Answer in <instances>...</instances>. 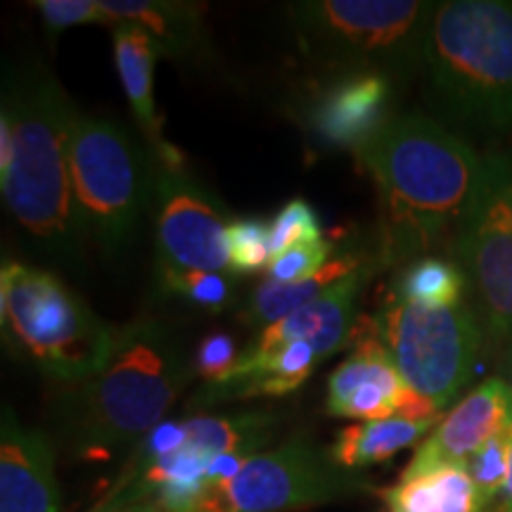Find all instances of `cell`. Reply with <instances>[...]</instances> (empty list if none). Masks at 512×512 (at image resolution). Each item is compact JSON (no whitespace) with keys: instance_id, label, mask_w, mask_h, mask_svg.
Here are the masks:
<instances>
[{"instance_id":"cell-17","label":"cell","mask_w":512,"mask_h":512,"mask_svg":"<svg viewBox=\"0 0 512 512\" xmlns=\"http://www.w3.org/2000/svg\"><path fill=\"white\" fill-rule=\"evenodd\" d=\"M0 512H62L55 448L41 430L24 427L10 406L0 422Z\"/></svg>"},{"instance_id":"cell-6","label":"cell","mask_w":512,"mask_h":512,"mask_svg":"<svg viewBox=\"0 0 512 512\" xmlns=\"http://www.w3.org/2000/svg\"><path fill=\"white\" fill-rule=\"evenodd\" d=\"M439 3L422 0H299L287 5L309 60L335 74L373 72L394 83L422 72Z\"/></svg>"},{"instance_id":"cell-2","label":"cell","mask_w":512,"mask_h":512,"mask_svg":"<svg viewBox=\"0 0 512 512\" xmlns=\"http://www.w3.org/2000/svg\"><path fill=\"white\" fill-rule=\"evenodd\" d=\"M192 377V358L171 325L147 316L131 320L121 328L110 366L60 394L57 434L83 460L133 451L164 422Z\"/></svg>"},{"instance_id":"cell-10","label":"cell","mask_w":512,"mask_h":512,"mask_svg":"<svg viewBox=\"0 0 512 512\" xmlns=\"http://www.w3.org/2000/svg\"><path fill=\"white\" fill-rule=\"evenodd\" d=\"M370 489L366 477L332 463L328 448L292 437L249 458L238 475L211 489L192 512H297Z\"/></svg>"},{"instance_id":"cell-3","label":"cell","mask_w":512,"mask_h":512,"mask_svg":"<svg viewBox=\"0 0 512 512\" xmlns=\"http://www.w3.org/2000/svg\"><path fill=\"white\" fill-rule=\"evenodd\" d=\"M15 138V157L3 200L19 228L50 254L76 256L83 240L76 226L72 133L79 110L67 91L38 64L5 69L3 105Z\"/></svg>"},{"instance_id":"cell-20","label":"cell","mask_w":512,"mask_h":512,"mask_svg":"<svg viewBox=\"0 0 512 512\" xmlns=\"http://www.w3.org/2000/svg\"><path fill=\"white\" fill-rule=\"evenodd\" d=\"M107 27L117 22L138 24L150 34L159 55L169 60H190L207 46L202 17L204 5L178 0H100Z\"/></svg>"},{"instance_id":"cell-22","label":"cell","mask_w":512,"mask_h":512,"mask_svg":"<svg viewBox=\"0 0 512 512\" xmlns=\"http://www.w3.org/2000/svg\"><path fill=\"white\" fill-rule=\"evenodd\" d=\"M389 512H484L467 467H437L377 491Z\"/></svg>"},{"instance_id":"cell-16","label":"cell","mask_w":512,"mask_h":512,"mask_svg":"<svg viewBox=\"0 0 512 512\" xmlns=\"http://www.w3.org/2000/svg\"><path fill=\"white\" fill-rule=\"evenodd\" d=\"M380 271H384V268L377 261V256H373L354 275H349L347 280L320 294L316 302L294 311L292 316L278 320L271 328L256 332V337L247 344L242 356L268 354V351L290 342H309L316 349L320 361L337 354V351L349 349L351 342H354L358 320H361V313H358L361 297L370 280Z\"/></svg>"},{"instance_id":"cell-12","label":"cell","mask_w":512,"mask_h":512,"mask_svg":"<svg viewBox=\"0 0 512 512\" xmlns=\"http://www.w3.org/2000/svg\"><path fill=\"white\" fill-rule=\"evenodd\" d=\"M155 275L214 271L230 273V214L185 166L157 162L155 183Z\"/></svg>"},{"instance_id":"cell-33","label":"cell","mask_w":512,"mask_h":512,"mask_svg":"<svg viewBox=\"0 0 512 512\" xmlns=\"http://www.w3.org/2000/svg\"><path fill=\"white\" fill-rule=\"evenodd\" d=\"M91 512H162L152 503H131V505H117V508H93Z\"/></svg>"},{"instance_id":"cell-24","label":"cell","mask_w":512,"mask_h":512,"mask_svg":"<svg viewBox=\"0 0 512 512\" xmlns=\"http://www.w3.org/2000/svg\"><path fill=\"white\" fill-rule=\"evenodd\" d=\"M389 294L401 302L420 304L427 309H448L467 299V280L456 261L422 256L401 266Z\"/></svg>"},{"instance_id":"cell-27","label":"cell","mask_w":512,"mask_h":512,"mask_svg":"<svg viewBox=\"0 0 512 512\" xmlns=\"http://www.w3.org/2000/svg\"><path fill=\"white\" fill-rule=\"evenodd\" d=\"M510 444H512V427L505 430L484 444L475 453V458L467 463V472H470L472 482L477 486V494L482 498L484 512L494 508V503L501 496L505 477H508V463H510Z\"/></svg>"},{"instance_id":"cell-5","label":"cell","mask_w":512,"mask_h":512,"mask_svg":"<svg viewBox=\"0 0 512 512\" xmlns=\"http://www.w3.org/2000/svg\"><path fill=\"white\" fill-rule=\"evenodd\" d=\"M0 323L15 354L67 387L110 366L121 337L55 273L19 261H3Z\"/></svg>"},{"instance_id":"cell-18","label":"cell","mask_w":512,"mask_h":512,"mask_svg":"<svg viewBox=\"0 0 512 512\" xmlns=\"http://www.w3.org/2000/svg\"><path fill=\"white\" fill-rule=\"evenodd\" d=\"M114 43V64L124 88L128 105L136 117L138 131L143 140L155 152L157 162L162 166H185L181 150H176L164 138V124L157 112L155 102V62L159 60V50L145 29L131 22L112 24Z\"/></svg>"},{"instance_id":"cell-32","label":"cell","mask_w":512,"mask_h":512,"mask_svg":"<svg viewBox=\"0 0 512 512\" xmlns=\"http://www.w3.org/2000/svg\"><path fill=\"white\" fill-rule=\"evenodd\" d=\"M489 512H512V444H510V463H508V477H505L503 491Z\"/></svg>"},{"instance_id":"cell-7","label":"cell","mask_w":512,"mask_h":512,"mask_svg":"<svg viewBox=\"0 0 512 512\" xmlns=\"http://www.w3.org/2000/svg\"><path fill=\"white\" fill-rule=\"evenodd\" d=\"M81 240L114 256L131 247L155 209L157 157L131 128L79 112L69 152Z\"/></svg>"},{"instance_id":"cell-15","label":"cell","mask_w":512,"mask_h":512,"mask_svg":"<svg viewBox=\"0 0 512 512\" xmlns=\"http://www.w3.org/2000/svg\"><path fill=\"white\" fill-rule=\"evenodd\" d=\"M512 427V392L501 375L479 382L437 422L401 477L437 467H467L475 453Z\"/></svg>"},{"instance_id":"cell-29","label":"cell","mask_w":512,"mask_h":512,"mask_svg":"<svg viewBox=\"0 0 512 512\" xmlns=\"http://www.w3.org/2000/svg\"><path fill=\"white\" fill-rule=\"evenodd\" d=\"M335 256V242L318 240L309 242V245H297L287 252L273 256L271 264L266 268L268 280L275 283H297V280L309 278V275L318 273L325 268Z\"/></svg>"},{"instance_id":"cell-31","label":"cell","mask_w":512,"mask_h":512,"mask_svg":"<svg viewBox=\"0 0 512 512\" xmlns=\"http://www.w3.org/2000/svg\"><path fill=\"white\" fill-rule=\"evenodd\" d=\"M240 358L242 351L230 332H211L197 347L192 366H195V375H200L204 384H209L226 380L240 363Z\"/></svg>"},{"instance_id":"cell-21","label":"cell","mask_w":512,"mask_h":512,"mask_svg":"<svg viewBox=\"0 0 512 512\" xmlns=\"http://www.w3.org/2000/svg\"><path fill=\"white\" fill-rule=\"evenodd\" d=\"M375 256V254H373ZM373 256H366L363 252H342L332 256V261L318 273L309 275V278L297 280V283H275V280H261L249 294L247 304L242 306L238 313L240 323L247 325L256 332L271 328L273 323L292 316L294 311L304 309L311 302H316L320 294H325L330 287H335L349 275H354L358 268L368 264Z\"/></svg>"},{"instance_id":"cell-30","label":"cell","mask_w":512,"mask_h":512,"mask_svg":"<svg viewBox=\"0 0 512 512\" xmlns=\"http://www.w3.org/2000/svg\"><path fill=\"white\" fill-rule=\"evenodd\" d=\"M31 8L38 10L43 27L53 38L83 24H107L100 0H34Z\"/></svg>"},{"instance_id":"cell-13","label":"cell","mask_w":512,"mask_h":512,"mask_svg":"<svg viewBox=\"0 0 512 512\" xmlns=\"http://www.w3.org/2000/svg\"><path fill=\"white\" fill-rule=\"evenodd\" d=\"M349 349L351 354L328 380L325 413L361 422L387 418L439 422V408L401 380L368 316L358 320Z\"/></svg>"},{"instance_id":"cell-9","label":"cell","mask_w":512,"mask_h":512,"mask_svg":"<svg viewBox=\"0 0 512 512\" xmlns=\"http://www.w3.org/2000/svg\"><path fill=\"white\" fill-rule=\"evenodd\" d=\"M370 323L401 380L439 411L475 377L486 335L470 297L448 309H427L387 294Z\"/></svg>"},{"instance_id":"cell-1","label":"cell","mask_w":512,"mask_h":512,"mask_svg":"<svg viewBox=\"0 0 512 512\" xmlns=\"http://www.w3.org/2000/svg\"><path fill=\"white\" fill-rule=\"evenodd\" d=\"M354 157L380 197L375 256L382 268L411 264L456 238L484 174L475 147L418 112L396 114Z\"/></svg>"},{"instance_id":"cell-11","label":"cell","mask_w":512,"mask_h":512,"mask_svg":"<svg viewBox=\"0 0 512 512\" xmlns=\"http://www.w3.org/2000/svg\"><path fill=\"white\" fill-rule=\"evenodd\" d=\"M456 264L467 280L486 342H512V155L484 157L470 214L456 235Z\"/></svg>"},{"instance_id":"cell-8","label":"cell","mask_w":512,"mask_h":512,"mask_svg":"<svg viewBox=\"0 0 512 512\" xmlns=\"http://www.w3.org/2000/svg\"><path fill=\"white\" fill-rule=\"evenodd\" d=\"M185 420V439L147 463H124L117 482L93 508L152 503L162 512H192L209 491V470L219 456H256L271 444L273 413H197Z\"/></svg>"},{"instance_id":"cell-25","label":"cell","mask_w":512,"mask_h":512,"mask_svg":"<svg viewBox=\"0 0 512 512\" xmlns=\"http://www.w3.org/2000/svg\"><path fill=\"white\" fill-rule=\"evenodd\" d=\"M164 297H178L181 302L207 313H221L235 302V275L223 271H192L157 278Z\"/></svg>"},{"instance_id":"cell-26","label":"cell","mask_w":512,"mask_h":512,"mask_svg":"<svg viewBox=\"0 0 512 512\" xmlns=\"http://www.w3.org/2000/svg\"><path fill=\"white\" fill-rule=\"evenodd\" d=\"M228 254L230 273L233 275H256L266 271L271 264V223L256 216L233 219L228 226Z\"/></svg>"},{"instance_id":"cell-28","label":"cell","mask_w":512,"mask_h":512,"mask_svg":"<svg viewBox=\"0 0 512 512\" xmlns=\"http://www.w3.org/2000/svg\"><path fill=\"white\" fill-rule=\"evenodd\" d=\"M323 240L316 209L304 197H294L271 221V254L278 256L297 245Z\"/></svg>"},{"instance_id":"cell-14","label":"cell","mask_w":512,"mask_h":512,"mask_svg":"<svg viewBox=\"0 0 512 512\" xmlns=\"http://www.w3.org/2000/svg\"><path fill=\"white\" fill-rule=\"evenodd\" d=\"M394 88L396 83L384 74L332 76L306 105V124L316 143L351 155L361 152L396 117Z\"/></svg>"},{"instance_id":"cell-34","label":"cell","mask_w":512,"mask_h":512,"mask_svg":"<svg viewBox=\"0 0 512 512\" xmlns=\"http://www.w3.org/2000/svg\"><path fill=\"white\" fill-rule=\"evenodd\" d=\"M501 377L508 382L510 392H512V342L505 347L503 351V361H501Z\"/></svg>"},{"instance_id":"cell-19","label":"cell","mask_w":512,"mask_h":512,"mask_svg":"<svg viewBox=\"0 0 512 512\" xmlns=\"http://www.w3.org/2000/svg\"><path fill=\"white\" fill-rule=\"evenodd\" d=\"M316 349L309 342H290L259 356H242L226 380L204 384L192 399V406L264 399L297 392L320 366Z\"/></svg>"},{"instance_id":"cell-23","label":"cell","mask_w":512,"mask_h":512,"mask_svg":"<svg viewBox=\"0 0 512 512\" xmlns=\"http://www.w3.org/2000/svg\"><path fill=\"white\" fill-rule=\"evenodd\" d=\"M434 427H437V422L403 418L356 422V425L337 432L328 453L337 467L347 472H358L363 467L384 463L403 448L418 444Z\"/></svg>"},{"instance_id":"cell-4","label":"cell","mask_w":512,"mask_h":512,"mask_svg":"<svg viewBox=\"0 0 512 512\" xmlns=\"http://www.w3.org/2000/svg\"><path fill=\"white\" fill-rule=\"evenodd\" d=\"M422 72L432 112L453 133L512 131V3H439Z\"/></svg>"}]
</instances>
